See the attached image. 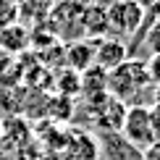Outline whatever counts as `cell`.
I'll return each instance as SVG.
<instances>
[{
	"instance_id": "cell-11",
	"label": "cell",
	"mask_w": 160,
	"mask_h": 160,
	"mask_svg": "<svg viewBox=\"0 0 160 160\" xmlns=\"http://www.w3.org/2000/svg\"><path fill=\"white\" fill-rule=\"evenodd\" d=\"M144 48L150 50V55H160V18L147 26V32H144Z\"/></svg>"
},
{
	"instance_id": "cell-5",
	"label": "cell",
	"mask_w": 160,
	"mask_h": 160,
	"mask_svg": "<svg viewBox=\"0 0 160 160\" xmlns=\"http://www.w3.org/2000/svg\"><path fill=\"white\" fill-rule=\"evenodd\" d=\"M92 108H95V123L100 129L105 131H121L123 126V118H126V102L121 100L105 95L102 100H95V102H89Z\"/></svg>"
},
{
	"instance_id": "cell-2",
	"label": "cell",
	"mask_w": 160,
	"mask_h": 160,
	"mask_svg": "<svg viewBox=\"0 0 160 160\" xmlns=\"http://www.w3.org/2000/svg\"><path fill=\"white\" fill-rule=\"evenodd\" d=\"M147 8L137 3V0H113L108 5V32H113V37L123 39L137 34V29L144 21Z\"/></svg>"
},
{
	"instance_id": "cell-12",
	"label": "cell",
	"mask_w": 160,
	"mask_h": 160,
	"mask_svg": "<svg viewBox=\"0 0 160 160\" xmlns=\"http://www.w3.org/2000/svg\"><path fill=\"white\" fill-rule=\"evenodd\" d=\"M18 16V5L13 0H0V26H8L16 21Z\"/></svg>"
},
{
	"instance_id": "cell-8",
	"label": "cell",
	"mask_w": 160,
	"mask_h": 160,
	"mask_svg": "<svg viewBox=\"0 0 160 160\" xmlns=\"http://www.w3.org/2000/svg\"><path fill=\"white\" fill-rule=\"evenodd\" d=\"M82 92L89 102L102 100L108 95V71H102L100 66H89L87 71H82Z\"/></svg>"
},
{
	"instance_id": "cell-17",
	"label": "cell",
	"mask_w": 160,
	"mask_h": 160,
	"mask_svg": "<svg viewBox=\"0 0 160 160\" xmlns=\"http://www.w3.org/2000/svg\"><path fill=\"white\" fill-rule=\"evenodd\" d=\"M139 5H142V8H155V5L160 3V0H137Z\"/></svg>"
},
{
	"instance_id": "cell-16",
	"label": "cell",
	"mask_w": 160,
	"mask_h": 160,
	"mask_svg": "<svg viewBox=\"0 0 160 160\" xmlns=\"http://www.w3.org/2000/svg\"><path fill=\"white\" fill-rule=\"evenodd\" d=\"M152 108L160 110V87H155V92H152Z\"/></svg>"
},
{
	"instance_id": "cell-7",
	"label": "cell",
	"mask_w": 160,
	"mask_h": 160,
	"mask_svg": "<svg viewBox=\"0 0 160 160\" xmlns=\"http://www.w3.org/2000/svg\"><path fill=\"white\" fill-rule=\"evenodd\" d=\"M63 63L71 71H76V74L87 71L89 66H95V45L89 39H74V42H68L63 50Z\"/></svg>"
},
{
	"instance_id": "cell-4",
	"label": "cell",
	"mask_w": 160,
	"mask_h": 160,
	"mask_svg": "<svg viewBox=\"0 0 160 160\" xmlns=\"http://www.w3.org/2000/svg\"><path fill=\"white\" fill-rule=\"evenodd\" d=\"M129 61V48H126V39H118V37H102L100 42L95 45V66H100L102 71H110L118 68L121 63Z\"/></svg>"
},
{
	"instance_id": "cell-18",
	"label": "cell",
	"mask_w": 160,
	"mask_h": 160,
	"mask_svg": "<svg viewBox=\"0 0 160 160\" xmlns=\"http://www.w3.org/2000/svg\"><path fill=\"white\" fill-rule=\"evenodd\" d=\"M48 3H61V0H48Z\"/></svg>"
},
{
	"instance_id": "cell-3",
	"label": "cell",
	"mask_w": 160,
	"mask_h": 160,
	"mask_svg": "<svg viewBox=\"0 0 160 160\" xmlns=\"http://www.w3.org/2000/svg\"><path fill=\"white\" fill-rule=\"evenodd\" d=\"M121 134H123V139L131 144V147H142V150L155 142L150 105H131V108H126V118H123V126H121Z\"/></svg>"
},
{
	"instance_id": "cell-9",
	"label": "cell",
	"mask_w": 160,
	"mask_h": 160,
	"mask_svg": "<svg viewBox=\"0 0 160 160\" xmlns=\"http://www.w3.org/2000/svg\"><path fill=\"white\" fill-rule=\"evenodd\" d=\"M84 32L95 37H108V5L105 3H92L84 5Z\"/></svg>"
},
{
	"instance_id": "cell-10",
	"label": "cell",
	"mask_w": 160,
	"mask_h": 160,
	"mask_svg": "<svg viewBox=\"0 0 160 160\" xmlns=\"http://www.w3.org/2000/svg\"><path fill=\"white\" fill-rule=\"evenodd\" d=\"M55 87H58V92L63 97H76L82 92V74H76L71 68H63L58 74V79H55Z\"/></svg>"
},
{
	"instance_id": "cell-14",
	"label": "cell",
	"mask_w": 160,
	"mask_h": 160,
	"mask_svg": "<svg viewBox=\"0 0 160 160\" xmlns=\"http://www.w3.org/2000/svg\"><path fill=\"white\" fill-rule=\"evenodd\" d=\"M139 160H160V142L147 144V147L142 150V155H139Z\"/></svg>"
},
{
	"instance_id": "cell-13",
	"label": "cell",
	"mask_w": 160,
	"mask_h": 160,
	"mask_svg": "<svg viewBox=\"0 0 160 160\" xmlns=\"http://www.w3.org/2000/svg\"><path fill=\"white\" fill-rule=\"evenodd\" d=\"M144 71H147L150 87H160V55H150L144 61Z\"/></svg>"
},
{
	"instance_id": "cell-15",
	"label": "cell",
	"mask_w": 160,
	"mask_h": 160,
	"mask_svg": "<svg viewBox=\"0 0 160 160\" xmlns=\"http://www.w3.org/2000/svg\"><path fill=\"white\" fill-rule=\"evenodd\" d=\"M150 113H152V134H155V142H160V110L150 108Z\"/></svg>"
},
{
	"instance_id": "cell-6",
	"label": "cell",
	"mask_w": 160,
	"mask_h": 160,
	"mask_svg": "<svg viewBox=\"0 0 160 160\" xmlns=\"http://www.w3.org/2000/svg\"><path fill=\"white\" fill-rule=\"evenodd\" d=\"M32 45V34L24 24L13 21L8 26H0V55H18Z\"/></svg>"
},
{
	"instance_id": "cell-1",
	"label": "cell",
	"mask_w": 160,
	"mask_h": 160,
	"mask_svg": "<svg viewBox=\"0 0 160 160\" xmlns=\"http://www.w3.org/2000/svg\"><path fill=\"white\" fill-rule=\"evenodd\" d=\"M150 87V79H147V71H144V61H126L121 63L118 68H113L108 74V95L126 102V100L142 95L144 89Z\"/></svg>"
}]
</instances>
